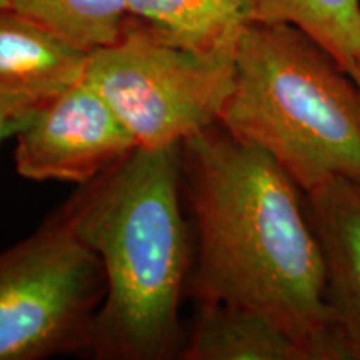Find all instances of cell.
Masks as SVG:
<instances>
[{
    "instance_id": "cell-1",
    "label": "cell",
    "mask_w": 360,
    "mask_h": 360,
    "mask_svg": "<svg viewBox=\"0 0 360 360\" xmlns=\"http://www.w3.org/2000/svg\"><path fill=\"white\" fill-rule=\"evenodd\" d=\"M193 232L187 297L259 312L310 360H342L326 299V260L295 180L217 122L182 142Z\"/></svg>"
},
{
    "instance_id": "cell-2",
    "label": "cell",
    "mask_w": 360,
    "mask_h": 360,
    "mask_svg": "<svg viewBox=\"0 0 360 360\" xmlns=\"http://www.w3.org/2000/svg\"><path fill=\"white\" fill-rule=\"evenodd\" d=\"M184 207L182 143H172L137 147L57 209L105 276L90 357L180 359V304L193 264Z\"/></svg>"
},
{
    "instance_id": "cell-3",
    "label": "cell",
    "mask_w": 360,
    "mask_h": 360,
    "mask_svg": "<svg viewBox=\"0 0 360 360\" xmlns=\"http://www.w3.org/2000/svg\"><path fill=\"white\" fill-rule=\"evenodd\" d=\"M219 122L267 152L304 193L332 179L360 182V89L297 27L249 22L236 44Z\"/></svg>"
},
{
    "instance_id": "cell-4",
    "label": "cell",
    "mask_w": 360,
    "mask_h": 360,
    "mask_svg": "<svg viewBox=\"0 0 360 360\" xmlns=\"http://www.w3.org/2000/svg\"><path fill=\"white\" fill-rule=\"evenodd\" d=\"M236 44L191 51L165 42L132 17L115 44L89 53L84 79L141 147L182 143L219 122L232 90Z\"/></svg>"
},
{
    "instance_id": "cell-5",
    "label": "cell",
    "mask_w": 360,
    "mask_h": 360,
    "mask_svg": "<svg viewBox=\"0 0 360 360\" xmlns=\"http://www.w3.org/2000/svg\"><path fill=\"white\" fill-rule=\"evenodd\" d=\"M103 297L101 260L56 210L0 254V360L90 355Z\"/></svg>"
},
{
    "instance_id": "cell-6",
    "label": "cell",
    "mask_w": 360,
    "mask_h": 360,
    "mask_svg": "<svg viewBox=\"0 0 360 360\" xmlns=\"http://www.w3.org/2000/svg\"><path fill=\"white\" fill-rule=\"evenodd\" d=\"M24 179L85 186L139 146L119 114L84 77L35 112L15 135Z\"/></svg>"
},
{
    "instance_id": "cell-7",
    "label": "cell",
    "mask_w": 360,
    "mask_h": 360,
    "mask_svg": "<svg viewBox=\"0 0 360 360\" xmlns=\"http://www.w3.org/2000/svg\"><path fill=\"white\" fill-rule=\"evenodd\" d=\"M304 195L326 260V299L342 360H360V182L332 179Z\"/></svg>"
},
{
    "instance_id": "cell-8",
    "label": "cell",
    "mask_w": 360,
    "mask_h": 360,
    "mask_svg": "<svg viewBox=\"0 0 360 360\" xmlns=\"http://www.w3.org/2000/svg\"><path fill=\"white\" fill-rule=\"evenodd\" d=\"M85 53L37 22L0 11V94L42 107L84 77Z\"/></svg>"
},
{
    "instance_id": "cell-9",
    "label": "cell",
    "mask_w": 360,
    "mask_h": 360,
    "mask_svg": "<svg viewBox=\"0 0 360 360\" xmlns=\"http://www.w3.org/2000/svg\"><path fill=\"white\" fill-rule=\"evenodd\" d=\"M184 360H310L302 345L265 315L229 304H197Z\"/></svg>"
},
{
    "instance_id": "cell-10",
    "label": "cell",
    "mask_w": 360,
    "mask_h": 360,
    "mask_svg": "<svg viewBox=\"0 0 360 360\" xmlns=\"http://www.w3.org/2000/svg\"><path fill=\"white\" fill-rule=\"evenodd\" d=\"M130 15L165 42L217 51L237 42L255 20L254 0H125Z\"/></svg>"
},
{
    "instance_id": "cell-11",
    "label": "cell",
    "mask_w": 360,
    "mask_h": 360,
    "mask_svg": "<svg viewBox=\"0 0 360 360\" xmlns=\"http://www.w3.org/2000/svg\"><path fill=\"white\" fill-rule=\"evenodd\" d=\"M8 8L37 22L85 53L122 37L130 15L125 0H7Z\"/></svg>"
},
{
    "instance_id": "cell-12",
    "label": "cell",
    "mask_w": 360,
    "mask_h": 360,
    "mask_svg": "<svg viewBox=\"0 0 360 360\" xmlns=\"http://www.w3.org/2000/svg\"><path fill=\"white\" fill-rule=\"evenodd\" d=\"M254 12L257 22L300 29L352 72L360 52V0H254Z\"/></svg>"
},
{
    "instance_id": "cell-13",
    "label": "cell",
    "mask_w": 360,
    "mask_h": 360,
    "mask_svg": "<svg viewBox=\"0 0 360 360\" xmlns=\"http://www.w3.org/2000/svg\"><path fill=\"white\" fill-rule=\"evenodd\" d=\"M39 109L22 98L0 94V143L15 137Z\"/></svg>"
},
{
    "instance_id": "cell-14",
    "label": "cell",
    "mask_w": 360,
    "mask_h": 360,
    "mask_svg": "<svg viewBox=\"0 0 360 360\" xmlns=\"http://www.w3.org/2000/svg\"><path fill=\"white\" fill-rule=\"evenodd\" d=\"M350 75L355 79V82H357L359 89H360V52H359V56L355 57V62H354V67H352V72H350Z\"/></svg>"
},
{
    "instance_id": "cell-15",
    "label": "cell",
    "mask_w": 360,
    "mask_h": 360,
    "mask_svg": "<svg viewBox=\"0 0 360 360\" xmlns=\"http://www.w3.org/2000/svg\"><path fill=\"white\" fill-rule=\"evenodd\" d=\"M2 8H8L7 0H0V11H2Z\"/></svg>"
}]
</instances>
